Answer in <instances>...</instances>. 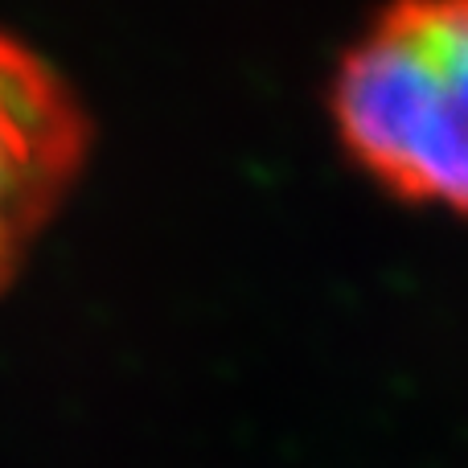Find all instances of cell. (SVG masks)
<instances>
[{"label":"cell","mask_w":468,"mask_h":468,"mask_svg":"<svg viewBox=\"0 0 468 468\" xmlns=\"http://www.w3.org/2000/svg\"><path fill=\"white\" fill-rule=\"evenodd\" d=\"M329 115L390 197L468 218V0H387L341 54Z\"/></svg>","instance_id":"cell-1"},{"label":"cell","mask_w":468,"mask_h":468,"mask_svg":"<svg viewBox=\"0 0 468 468\" xmlns=\"http://www.w3.org/2000/svg\"><path fill=\"white\" fill-rule=\"evenodd\" d=\"M90 115L33 46L0 33V288L79 186Z\"/></svg>","instance_id":"cell-2"}]
</instances>
